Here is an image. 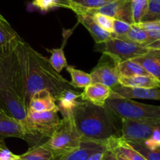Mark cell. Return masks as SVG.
I'll return each mask as SVG.
<instances>
[{
  "label": "cell",
  "mask_w": 160,
  "mask_h": 160,
  "mask_svg": "<svg viewBox=\"0 0 160 160\" xmlns=\"http://www.w3.org/2000/svg\"><path fill=\"white\" fill-rule=\"evenodd\" d=\"M24 50L26 65L24 106L27 112L32 98L37 92L48 90L56 100L63 91L74 89L71 82L52 67L49 59L34 50L25 41H24Z\"/></svg>",
  "instance_id": "obj_1"
},
{
  "label": "cell",
  "mask_w": 160,
  "mask_h": 160,
  "mask_svg": "<svg viewBox=\"0 0 160 160\" xmlns=\"http://www.w3.org/2000/svg\"><path fill=\"white\" fill-rule=\"evenodd\" d=\"M75 127L82 141L104 144L115 134V115L106 106L100 107L88 101H78L73 112Z\"/></svg>",
  "instance_id": "obj_2"
},
{
  "label": "cell",
  "mask_w": 160,
  "mask_h": 160,
  "mask_svg": "<svg viewBox=\"0 0 160 160\" xmlns=\"http://www.w3.org/2000/svg\"><path fill=\"white\" fill-rule=\"evenodd\" d=\"M24 41V39L21 40L11 53L0 56V74L6 89L13 92L24 104L26 65Z\"/></svg>",
  "instance_id": "obj_3"
},
{
  "label": "cell",
  "mask_w": 160,
  "mask_h": 160,
  "mask_svg": "<svg viewBox=\"0 0 160 160\" xmlns=\"http://www.w3.org/2000/svg\"><path fill=\"white\" fill-rule=\"evenodd\" d=\"M121 135L127 141L141 142L148 148L160 145V122L120 118Z\"/></svg>",
  "instance_id": "obj_4"
},
{
  "label": "cell",
  "mask_w": 160,
  "mask_h": 160,
  "mask_svg": "<svg viewBox=\"0 0 160 160\" xmlns=\"http://www.w3.org/2000/svg\"><path fill=\"white\" fill-rule=\"evenodd\" d=\"M82 138L75 127L73 114L63 117L52 136L44 143L55 156L64 155L78 148Z\"/></svg>",
  "instance_id": "obj_5"
},
{
  "label": "cell",
  "mask_w": 160,
  "mask_h": 160,
  "mask_svg": "<svg viewBox=\"0 0 160 160\" xmlns=\"http://www.w3.org/2000/svg\"><path fill=\"white\" fill-rule=\"evenodd\" d=\"M105 106L119 118L160 122V106L142 104L132 99L118 98L112 94L106 101Z\"/></svg>",
  "instance_id": "obj_6"
},
{
  "label": "cell",
  "mask_w": 160,
  "mask_h": 160,
  "mask_svg": "<svg viewBox=\"0 0 160 160\" xmlns=\"http://www.w3.org/2000/svg\"><path fill=\"white\" fill-rule=\"evenodd\" d=\"M61 118L58 111L41 113L28 112L27 126L30 147L42 144L52 136L59 124Z\"/></svg>",
  "instance_id": "obj_7"
},
{
  "label": "cell",
  "mask_w": 160,
  "mask_h": 160,
  "mask_svg": "<svg viewBox=\"0 0 160 160\" xmlns=\"http://www.w3.org/2000/svg\"><path fill=\"white\" fill-rule=\"evenodd\" d=\"M98 51L108 55L117 64L148 53L150 48L121 37H113L103 43L96 44Z\"/></svg>",
  "instance_id": "obj_8"
},
{
  "label": "cell",
  "mask_w": 160,
  "mask_h": 160,
  "mask_svg": "<svg viewBox=\"0 0 160 160\" xmlns=\"http://www.w3.org/2000/svg\"><path fill=\"white\" fill-rule=\"evenodd\" d=\"M117 65L118 64L111 57L102 53L98 64L90 73L93 83H101L112 89L118 86L119 76Z\"/></svg>",
  "instance_id": "obj_9"
},
{
  "label": "cell",
  "mask_w": 160,
  "mask_h": 160,
  "mask_svg": "<svg viewBox=\"0 0 160 160\" xmlns=\"http://www.w3.org/2000/svg\"><path fill=\"white\" fill-rule=\"evenodd\" d=\"M0 98H2V101L5 104L6 108H7L10 116L17 120L24 127L26 136H27L26 141L28 142L29 134L27 126L28 112L24 107V103L13 92L10 91L7 89L0 90Z\"/></svg>",
  "instance_id": "obj_10"
},
{
  "label": "cell",
  "mask_w": 160,
  "mask_h": 160,
  "mask_svg": "<svg viewBox=\"0 0 160 160\" xmlns=\"http://www.w3.org/2000/svg\"><path fill=\"white\" fill-rule=\"evenodd\" d=\"M102 13L112 17L114 19L125 21L128 24H133V12L131 0H115L111 3L84 13Z\"/></svg>",
  "instance_id": "obj_11"
},
{
  "label": "cell",
  "mask_w": 160,
  "mask_h": 160,
  "mask_svg": "<svg viewBox=\"0 0 160 160\" xmlns=\"http://www.w3.org/2000/svg\"><path fill=\"white\" fill-rule=\"evenodd\" d=\"M112 95L127 99H146L160 101V88H133L118 84L112 89Z\"/></svg>",
  "instance_id": "obj_12"
},
{
  "label": "cell",
  "mask_w": 160,
  "mask_h": 160,
  "mask_svg": "<svg viewBox=\"0 0 160 160\" xmlns=\"http://www.w3.org/2000/svg\"><path fill=\"white\" fill-rule=\"evenodd\" d=\"M22 38L2 17L0 18V56L11 53Z\"/></svg>",
  "instance_id": "obj_13"
},
{
  "label": "cell",
  "mask_w": 160,
  "mask_h": 160,
  "mask_svg": "<svg viewBox=\"0 0 160 160\" xmlns=\"http://www.w3.org/2000/svg\"><path fill=\"white\" fill-rule=\"evenodd\" d=\"M112 93V88L109 87L101 83H91L84 88L80 98L97 106L104 107Z\"/></svg>",
  "instance_id": "obj_14"
},
{
  "label": "cell",
  "mask_w": 160,
  "mask_h": 160,
  "mask_svg": "<svg viewBox=\"0 0 160 160\" xmlns=\"http://www.w3.org/2000/svg\"><path fill=\"white\" fill-rule=\"evenodd\" d=\"M51 111H58L56 100L50 91L47 90L37 92L33 95L29 104L28 112H36L41 113Z\"/></svg>",
  "instance_id": "obj_15"
},
{
  "label": "cell",
  "mask_w": 160,
  "mask_h": 160,
  "mask_svg": "<svg viewBox=\"0 0 160 160\" xmlns=\"http://www.w3.org/2000/svg\"><path fill=\"white\" fill-rule=\"evenodd\" d=\"M77 17L78 21L82 24L88 30L91 36L94 39L96 44L103 43V42H107L110 38L115 37V34L112 32H108L106 31L103 30L93 20V17L89 13H75Z\"/></svg>",
  "instance_id": "obj_16"
},
{
  "label": "cell",
  "mask_w": 160,
  "mask_h": 160,
  "mask_svg": "<svg viewBox=\"0 0 160 160\" xmlns=\"http://www.w3.org/2000/svg\"><path fill=\"white\" fill-rule=\"evenodd\" d=\"M8 138L27 140L24 127L17 120L10 115L0 113V140Z\"/></svg>",
  "instance_id": "obj_17"
},
{
  "label": "cell",
  "mask_w": 160,
  "mask_h": 160,
  "mask_svg": "<svg viewBox=\"0 0 160 160\" xmlns=\"http://www.w3.org/2000/svg\"><path fill=\"white\" fill-rule=\"evenodd\" d=\"M133 61L141 64L152 77L160 81V50L150 48L148 53L133 58Z\"/></svg>",
  "instance_id": "obj_18"
},
{
  "label": "cell",
  "mask_w": 160,
  "mask_h": 160,
  "mask_svg": "<svg viewBox=\"0 0 160 160\" xmlns=\"http://www.w3.org/2000/svg\"><path fill=\"white\" fill-rule=\"evenodd\" d=\"M105 148L109 150L118 152L129 160H147L121 137L113 136L109 138L105 144Z\"/></svg>",
  "instance_id": "obj_19"
},
{
  "label": "cell",
  "mask_w": 160,
  "mask_h": 160,
  "mask_svg": "<svg viewBox=\"0 0 160 160\" xmlns=\"http://www.w3.org/2000/svg\"><path fill=\"white\" fill-rule=\"evenodd\" d=\"M105 148L104 144L91 141H82L78 148L64 155L57 156L54 160H87L93 152Z\"/></svg>",
  "instance_id": "obj_20"
},
{
  "label": "cell",
  "mask_w": 160,
  "mask_h": 160,
  "mask_svg": "<svg viewBox=\"0 0 160 160\" xmlns=\"http://www.w3.org/2000/svg\"><path fill=\"white\" fill-rule=\"evenodd\" d=\"M64 8L72 10L75 13H86L101 8L115 0H64Z\"/></svg>",
  "instance_id": "obj_21"
},
{
  "label": "cell",
  "mask_w": 160,
  "mask_h": 160,
  "mask_svg": "<svg viewBox=\"0 0 160 160\" xmlns=\"http://www.w3.org/2000/svg\"><path fill=\"white\" fill-rule=\"evenodd\" d=\"M80 98L81 93L75 91L74 89H69L63 91L56 98V101L58 102L57 105L63 117L73 114L74 109L78 101L77 99Z\"/></svg>",
  "instance_id": "obj_22"
},
{
  "label": "cell",
  "mask_w": 160,
  "mask_h": 160,
  "mask_svg": "<svg viewBox=\"0 0 160 160\" xmlns=\"http://www.w3.org/2000/svg\"><path fill=\"white\" fill-rule=\"evenodd\" d=\"M119 85L133 88H160V81L152 76L137 75L133 77H119Z\"/></svg>",
  "instance_id": "obj_23"
},
{
  "label": "cell",
  "mask_w": 160,
  "mask_h": 160,
  "mask_svg": "<svg viewBox=\"0 0 160 160\" xmlns=\"http://www.w3.org/2000/svg\"><path fill=\"white\" fill-rule=\"evenodd\" d=\"M117 71L119 77H133L137 75L152 76L141 64L133 60H127L118 63Z\"/></svg>",
  "instance_id": "obj_24"
},
{
  "label": "cell",
  "mask_w": 160,
  "mask_h": 160,
  "mask_svg": "<svg viewBox=\"0 0 160 160\" xmlns=\"http://www.w3.org/2000/svg\"><path fill=\"white\" fill-rule=\"evenodd\" d=\"M20 157L22 160H54L56 158L53 152L43 144L30 147Z\"/></svg>",
  "instance_id": "obj_25"
},
{
  "label": "cell",
  "mask_w": 160,
  "mask_h": 160,
  "mask_svg": "<svg viewBox=\"0 0 160 160\" xmlns=\"http://www.w3.org/2000/svg\"><path fill=\"white\" fill-rule=\"evenodd\" d=\"M66 70L70 74L71 78H72L71 85L74 88L84 89L85 87L93 83L90 74L87 73L82 70H78L73 66L70 65H68L66 67Z\"/></svg>",
  "instance_id": "obj_26"
},
{
  "label": "cell",
  "mask_w": 160,
  "mask_h": 160,
  "mask_svg": "<svg viewBox=\"0 0 160 160\" xmlns=\"http://www.w3.org/2000/svg\"><path fill=\"white\" fill-rule=\"evenodd\" d=\"M121 38H125L127 39L130 40L132 42L148 47L151 44L153 43V41L149 37L147 32L135 24H132L131 28L127 34V35L124 37H121Z\"/></svg>",
  "instance_id": "obj_27"
},
{
  "label": "cell",
  "mask_w": 160,
  "mask_h": 160,
  "mask_svg": "<svg viewBox=\"0 0 160 160\" xmlns=\"http://www.w3.org/2000/svg\"><path fill=\"white\" fill-rule=\"evenodd\" d=\"M64 42L61 47L60 48L56 49H52V50H47L49 53H50V58L49 59L50 64L52 67L55 69L58 72H61L64 68L67 67L68 64L67 60H66L65 56H64Z\"/></svg>",
  "instance_id": "obj_28"
},
{
  "label": "cell",
  "mask_w": 160,
  "mask_h": 160,
  "mask_svg": "<svg viewBox=\"0 0 160 160\" xmlns=\"http://www.w3.org/2000/svg\"><path fill=\"white\" fill-rule=\"evenodd\" d=\"M135 150L141 153L147 160H160V145L154 148H148L141 142L127 141Z\"/></svg>",
  "instance_id": "obj_29"
},
{
  "label": "cell",
  "mask_w": 160,
  "mask_h": 160,
  "mask_svg": "<svg viewBox=\"0 0 160 160\" xmlns=\"http://www.w3.org/2000/svg\"><path fill=\"white\" fill-rule=\"evenodd\" d=\"M160 21V0H148V9L141 22Z\"/></svg>",
  "instance_id": "obj_30"
},
{
  "label": "cell",
  "mask_w": 160,
  "mask_h": 160,
  "mask_svg": "<svg viewBox=\"0 0 160 160\" xmlns=\"http://www.w3.org/2000/svg\"><path fill=\"white\" fill-rule=\"evenodd\" d=\"M133 24L141 22L148 9V0H131Z\"/></svg>",
  "instance_id": "obj_31"
},
{
  "label": "cell",
  "mask_w": 160,
  "mask_h": 160,
  "mask_svg": "<svg viewBox=\"0 0 160 160\" xmlns=\"http://www.w3.org/2000/svg\"><path fill=\"white\" fill-rule=\"evenodd\" d=\"M32 6L41 12H48L56 7H64V0H33Z\"/></svg>",
  "instance_id": "obj_32"
},
{
  "label": "cell",
  "mask_w": 160,
  "mask_h": 160,
  "mask_svg": "<svg viewBox=\"0 0 160 160\" xmlns=\"http://www.w3.org/2000/svg\"><path fill=\"white\" fill-rule=\"evenodd\" d=\"M93 17L95 22L103 29L108 32L112 33L113 32V26L115 19L112 17L108 15L102 14V13H89Z\"/></svg>",
  "instance_id": "obj_33"
},
{
  "label": "cell",
  "mask_w": 160,
  "mask_h": 160,
  "mask_svg": "<svg viewBox=\"0 0 160 160\" xmlns=\"http://www.w3.org/2000/svg\"><path fill=\"white\" fill-rule=\"evenodd\" d=\"M132 24H128L125 21L115 19L113 26V33L116 37H124L127 35L131 28Z\"/></svg>",
  "instance_id": "obj_34"
},
{
  "label": "cell",
  "mask_w": 160,
  "mask_h": 160,
  "mask_svg": "<svg viewBox=\"0 0 160 160\" xmlns=\"http://www.w3.org/2000/svg\"><path fill=\"white\" fill-rule=\"evenodd\" d=\"M106 150V148H101L100 150L97 151V152H93V154L88 157L87 160H103V157H104V152Z\"/></svg>",
  "instance_id": "obj_35"
},
{
  "label": "cell",
  "mask_w": 160,
  "mask_h": 160,
  "mask_svg": "<svg viewBox=\"0 0 160 160\" xmlns=\"http://www.w3.org/2000/svg\"><path fill=\"white\" fill-rule=\"evenodd\" d=\"M17 155H14L8 148H5L0 153V160H10L14 158Z\"/></svg>",
  "instance_id": "obj_36"
},
{
  "label": "cell",
  "mask_w": 160,
  "mask_h": 160,
  "mask_svg": "<svg viewBox=\"0 0 160 160\" xmlns=\"http://www.w3.org/2000/svg\"><path fill=\"white\" fill-rule=\"evenodd\" d=\"M103 160H118V159H117L115 154L112 151L106 148L105 152H104V157H103Z\"/></svg>",
  "instance_id": "obj_37"
},
{
  "label": "cell",
  "mask_w": 160,
  "mask_h": 160,
  "mask_svg": "<svg viewBox=\"0 0 160 160\" xmlns=\"http://www.w3.org/2000/svg\"><path fill=\"white\" fill-rule=\"evenodd\" d=\"M0 113L4 114V115H10V114H9L7 108H6L5 104L3 103V101H2V98H0Z\"/></svg>",
  "instance_id": "obj_38"
},
{
  "label": "cell",
  "mask_w": 160,
  "mask_h": 160,
  "mask_svg": "<svg viewBox=\"0 0 160 160\" xmlns=\"http://www.w3.org/2000/svg\"><path fill=\"white\" fill-rule=\"evenodd\" d=\"M112 152L115 154V155H116V158L118 160H129L127 157H125L123 155H122V154L119 153L118 152H116V151H112Z\"/></svg>",
  "instance_id": "obj_39"
},
{
  "label": "cell",
  "mask_w": 160,
  "mask_h": 160,
  "mask_svg": "<svg viewBox=\"0 0 160 160\" xmlns=\"http://www.w3.org/2000/svg\"><path fill=\"white\" fill-rule=\"evenodd\" d=\"M5 148H7V146H6L5 143H4V140H0V153Z\"/></svg>",
  "instance_id": "obj_40"
},
{
  "label": "cell",
  "mask_w": 160,
  "mask_h": 160,
  "mask_svg": "<svg viewBox=\"0 0 160 160\" xmlns=\"http://www.w3.org/2000/svg\"><path fill=\"white\" fill-rule=\"evenodd\" d=\"M5 89H6L5 84H4L3 81H2V76H1V74H0V90H5Z\"/></svg>",
  "instance_id": "obj_41"
},
{
  "label": "cell",
  "mask_w": 160,
  "mask_h": 160,
  "mask_svg": "<svg viewBox=\"0 0 160 160\" xmlns=\"http://www.w3.org/2000/svg\"><path fill=\"white\" fill-rule=\"evenodd\" d=\"M10 160H22L21 158V157H20V155H16V156L14 157V158H13L12 159Z\"/></svg>",
  "instance_id": "obj_42"
},
{
  "label": "cell",
  "mask_w": 160,
  "mask_h": 160,
  "mask_svg": "<svg viewBox=\"0 0 160 160\" xmlns=\"http://www.w3.org/2000/svg\"><path fill=\"white\" fill-rule=\"evenodd\" d=\"M2 18V16L1 14H0V18Z\"/></svg>",
  "instance_id": "obj_43"
},
{
  "label": "cell",
  "mask_w": 160,
  "mask_h": 160,
  "mask_svg": "<svg viewBox=\"0 0 160 160\" xmlns=\"http://www.w3.org/2000/svg\"><path fill=\"white\" fill-rule=\"evenodd\" d=\"M157 49H159V50H160V45H159V47H158V48H157Z\"/></svg>",
  "instance_id": "obj_44"
},
{
  "label": "cell",
  "mask_w": 160,
  "mask_h": 160,
  "mask_svg": "<svg viewBox=\"0 0 160 160\" xmlns=\"http://www.w3.org/2000/svg\"><path fill=\"white\" fill-rule=\"evenodd\" d=\"M159 45H160V44H159ZM158 47H159V46H158Z\"/></svg>",
  "instance_id": "obj_45"
}]
</instances>
